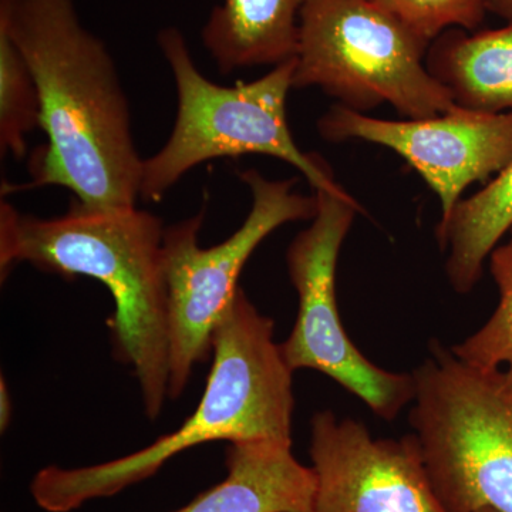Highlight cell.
<instances>
[{
	"label": "cell",
	"instance_id": "2e32d148",
	"mask_svg": "<svg viewBox=\"0 0 512 512\" xmlns=\"http://www.w3.org/2000/svg\"><path fill=\"white\" fill-rule=\"evenodd\" d=\"M488 261L500 301L484 326L451 350L468 366L504 369L512 376V237L498 245Z\"/></svg>",
	"mask_w": 512,
	"mask_h": 512
},
{
	"label": "cell",
	"instance_id": "d6986e66",
	"mask_svg": "<svg viewBox=\"0 0 512 512\" xmlns=\"http://www.w3.org/2000/svg\"><path fill=\"white\" fill-rule=\"evenodd\" d=\"M488 9H493L494 12L500 13L501 16L512 20V0H487Z\"/></svg>",
	"mask_w": 512,
	"mask_h": 512
},
{
	"label": "cell",
	"instance_id": "9a60e30c",
	"mask_svg": "<svg viewBox=\"0 0 512 512\" xmlns=\"http://www.w3.org/2000/svg\"><path fill=\"white\" fill-rule=\"evenodd\" d=\"M40 128L39 92L25 57L12 37L0 28V151L22 160L26 137Z\"/></svg>",
	"mask_w": 512,
	"mask_h": 512
},
{
	"label": "cell",
	"instance_id": "ba28073f",
	"mask_svg": "<svg viewBox=\"0 0 512 512\" xmlns=\"http://www.w3.org/2000/svg\"><path fill=\"white\" fill-rule=\"evenodd\" d=\"M318 211L286 252V265L299 299L291 335L281 343L296 372L312 369L335 380L384 421L392 423L414 399L413 373L382 369L349 338L339 315L336 269L340 249L362 205L352 197L313 191Z\"/></svg>",
	"mask_w": 512,
	"mask_h": 512
},
{
	"label": "cell",
	"instance_id": "7c38bea8",
	"mask_svg": "<svg viewBox=\"0 0 512 512\" xmlns=\"http://www.w3.org/2000/svg\"><path fill=\"white\" fill-rule=\"evenodd\" d=\"M426 67L456 106L512 113V20L477 33L447 30L427 49Z\"/></svg>",
	"mask_w": 512,
	"mask_h": 512
},
{
	"label": "cell",
	"instance_id": "5bb4252c",
	"mask_svg": "<svg viewBox=\"0 0 512 512\" xmlns=\"http://www.w3.org/2000/svg\"><path fill=\"white\" fill-rule=\"evenodd\" d=\"M511 229L512 161L437 224V242L447 252L446 274L454 291L467 295L476 288L485 261Z\"/></svg>",
	"mask_w": 512,
	"mask_h": 512
},
{
	"label": "cell",
	"instance_id": "44dd1931",
	"mask_svg": "<svg viewBox=\"0 0 512 512\" xmlns=\"http://www.w3.org/2000/svg\"><path fill=\"white\" fill-rule=\"evenodd\" d=\"M510 234H511V237H512V229H511V232H510Z\"/></svg>",
	"mask_w": 512,
	"mask_h": 512
},
{
	"label": "cell",
	"instance_id": "7a4b0ae2",
	"mask_svg": "<svg viewBox=\"0 0 512 512\" xmlns=\"http://www.w3.org/2000/svg\"><path fill=\"white\" fill-rule=\"evenodd\" d=\"M163 221L137 207L84 208L74 201L60 217L25 214L0 202L2 282L18 264L63 278L89 276L106 286L116 311L109 320L119 360L133 366L148 419L168 399L170 330Z\"/></svg>",
	"mask_w": 512,
	"mask_h": 512
},
{
	"label": "cell",
	"instance_id": "52a82bcc",
	"mask_svg": "<svg viewBox=\"0 0 512 512\" xmlns=\"http://www.w3.org/2000/svg\"><path fill=\"white\" fill-rule=\"evenodd\" d=\"M238 175L251 192L252 205L231 237L214 247H201L198 238L205 208L164 229L170 330L168 399H178L194 366L210 359L215 326L234 299L239 275L255 249L276 229L289 222L312 221L318 211L315 192L302 195L295 190L298 178L269 180L254 168Z\"/></svg>",
	"mask_w": 512,
	"mask_h": 512
},
{
	"label": "cell",
	"instance_id": "6da1fadb",
	"mask_svg": "<svg viewBox=\"0 0 512 512\" xmlns=\"http://www.w3.org/2000/svg\"><path fill=\"white\" fill-rule=\"evenodd\" d=\"M0 28L35 79L45 146L29 158L30 184L63 187L89 210L136 207L144 158L130 103L106 43L84 28L74 0H0Z\"/></svg>",
	"mask_w": 512,
	"mask_h": 512
},
{
	"label": "cell",
	"instance_id": "8992f818",
	"mask_svg": "<svg viewBox=\"0 0 512 512\" xmlns=\"http://www.w3.org/2000/svg\"><path fill=\"white\" fill-rule=\"evenodd\" d=\"M429 46L372 0H303L293 90L318 87L359 113L440 116L456 104L427 70Z\"/></svg>",
	"mask_w": 512,
	"mask_h": 512
},
{
	"label": "cell",
	"instance_id": "ffe728a7",
	"mask_svg": "<svg viewBox=\"0 0 512 512\" xmlns=\"http://www.w3.org/2000/svg\"><path fill=\"white\" fill-rule=\"evenodd\" d=\"M477 512H497V511L491 510V508H483V510H480Z\"/></svg>",
	"mask_w": 512,
	"mask_h": 512
},
{
	"label": "cell",
	"instance_id": "e0dca14e",
	"mask_svg": "<svg viewBox=\"0 0 512 512\" xmlns=\"http://www.w3.org/2000/svg\"><path fill=\"white\" fill-rule=\"evenodd\" d=\"M414 36L431 45L450 29L476 30L488 10L487 0H372Z\"/></svg>",
	"mask_w": 512,
	"mask_h": 512
},
{
	"label": "cell",
	"instance_id": "30bf717a",
	"mask_svg": "<svg viewBox=\"0 0 512 512\" xmlns=\"http://www.w3.org/2000/svg\"><path fill=\"white\" fill-rule=\"evenodd\" d=\"M315 512H447L419 441L375 439L362 421L322 410L311 421Z\"/></svg>",
	"mask_w": 512,
	"mask_h": 512
},
{
	"label": "cell",
	"instance_id": "9c48e42d",
	"mask_svg": "<svg viewBox=\"0 0 512 512\" xmlns=\"http://www.w3.org/2000/svg\"><path fill=\"white\" fill-rule=\"evenodd\" d=\"M318 131L333 143L362 140L399 154L439 198L440 221L471 184L490 183L512 161V113L454 106L429 119L384 120L335 104Z\"/></svg>",
	"mask_w": 512,
	"mask_h": 512
},
{
	"label": "cell",
	"instance_id": "277c9868",
	"mask_svg": "<svg viewBox=\"0 0 512 512\" xmlns=\"http://www.w3.org/2000/svg\"><path fill=\"white\" fill-rule=\"evenodd\" d=\"M157 45L173 74L177 113L164 146L144 158L140 198L161 201L197 165L249 154L292 165L313 191L349 197L329 164L302 151L289 128L286 100L293 90L296 57L254 82L221 86L198 70L180 29H161Z\"/></svg>",
	"mask_w": 512,
	"mask_h": 512
},
{
	"label": "cell",
	"instance_id": "8fae6325",
	"mask_svg": "<svg viewBox=\"0 0 512 512\" xmlns=\"http://www.w3.org/2000/svg\"><path fill=\"white\" fill-rule=\"evenodd\" d=\"M228 476L174 512H315L318 477L292 453V441L228 443Z\"/></svg>",
	"mask_w": 512,
	"mask_h": 512
},
{
	"label": "cell",
	"instance_id": "ac0fdd59",
	"mask_svg": "<svg viewBox=\"0 0 512 512\" xmlns=\"http://www.w3.org/2000/svg\"><path fill=\"white\" fill-rule=\"evenodd\" d=\"M10 416H12V402H10V394L8 384L5 377L0 379V429L5 431L9 427Z\"/></svg>",
	"mask_w": 512,
	"mask_h": 512
},
{
	"label": "cell",
	"instance_id": "5b68a950",
	"mask_svg": "<svg viewBox=\"0 0 512 512\" xmlns=\"http://www.w3.org/2000/svg\"><path fill=\"white\" fill-rule=\"evenodd\" d=\"M409 413L447 512H512V376L461 362L431 342L416 367Z\"/></svg>",
	"mask_w": 512,
	"mask_h": 512
},
{
	"label": "cell",
	"instance_id": "4fadbf2b",
	"mask_svg": "<svg viewBox=\"0 0 512 512\" xmlns=\"http://www.w3.org/2000/svg\"><path fill=\"white\" fill-rule=\"evenodd\" d=\"M303 0H224L201 30L218 72L278 66L298 55Z\"/></svg>",
	"mask_w": 512,
	"mask_h": 512
},
{
	"label": "cell",
	"instance_id": "3957f363",
	"mask_svg": "<svg viewBox=\"0 0 512 512\" xmlns=\"http://www.w3.org/2000/svg\"><path fill=\"white\" fill-rule=\"evenodd\" d=\"M275 323L241 288L212 335V367L204 396L180 429L151 446L97 466L42 468L30 483L47 512H70L153 477L171 458L211 441H292L293 370Z\"/></svg>",
	"mask_w": 512,
	"mask_h": 512
}]
</instances>
